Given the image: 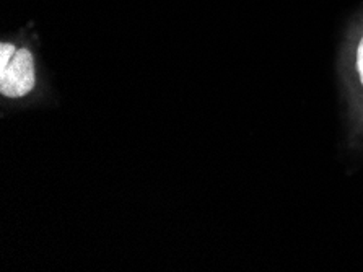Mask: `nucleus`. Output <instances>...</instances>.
<instances>
[{"instance_id":"f257e3e1","label":"nucleus","mask_w":363,"mask_h":272,"mask_svg":"<svg viewBox=\"0 0 363 272\" xmlns=\"http://www.w3.org/2000/svg\"><path fill=\"white\" fill-rule=\"evenodd\" d=\"M35 83V59L28 49H18L7 67L0 70V93L9 98H20L28 95Z\"/></svg>"},{"instance_id":"f03ea898","label":"nucleus","mask_w":363,"mask_h":272,"mask_svg":"<svg viewBox=\"0 0 363 272\" xmlns=\"http://www.w3.org/2000/svg\"><path fill=\"white\" fill-rule=\"evenodd\" d=\"M15 53L16 51H15L13 44H7V43L2 44V48H0V70L7 67L9 62L15 55Z\"/></svg>"},{"instance_id":"7ed1b4c3","label":"nucleus","mask_w":363,"mask_h":272,"mask_svg":"<svg viewBox=\"0 0 363 272\" xmlns=\"http://www.w3.org/2000/svg\"><path fill=\"white\" fill-rule=\"evenodd\" d=\"M357 69H359V75H360V82L363 85V38L359 44V49H357Z\"/></svg>"}]
</instances>
